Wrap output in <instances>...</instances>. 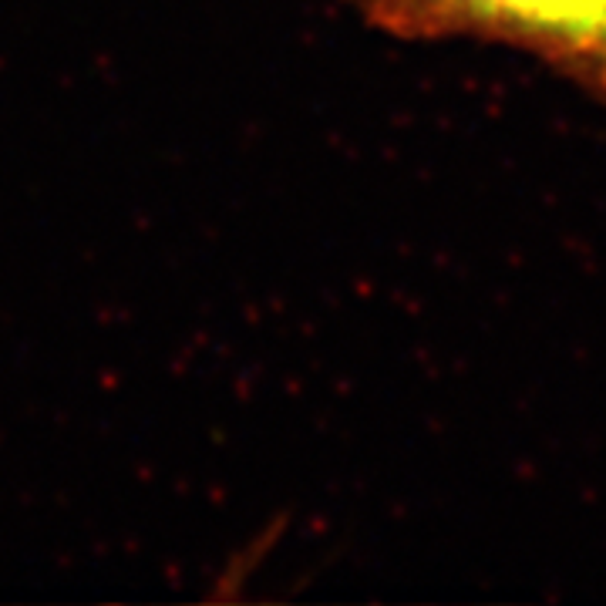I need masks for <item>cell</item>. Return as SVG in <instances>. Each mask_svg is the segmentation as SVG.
Segmentation results:
<instances>
[{
  "instance_id": "cell-1",
  "label": "cell",
  "mask_w": 606,
  "mask_h": 606,
  "mask_svg": "<svg viewBox=\"0 0 606 606\" xmlns=\"http://www.w3.org/2000/svg\"><path fill=\"white\" fill-rule=\"evenodd\" d=\"M401 41H489L526 51L606 101V0H344Z\"/></svg>"
}]
</instances>
